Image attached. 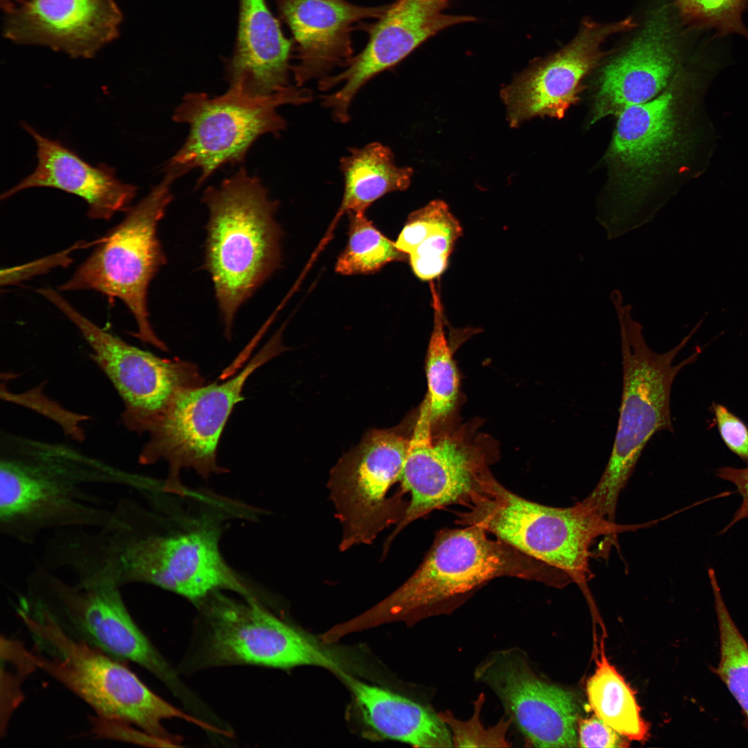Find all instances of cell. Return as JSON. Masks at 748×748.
Returning <instances> with one entry per match:
<instances>
[{"label": "cell", "mask_w": 748, "mask_h": 748, "mask_svg": "<svg viewBox=\"0 0 748 748\" xmlns=\"http://www.w3.org/2000/svg\"><path fill=\"white\" fill-rule=\"evenodd\" d=\"M158 526L157 515L121 498L107 523L82 539L80 559L86 573L120 587L152 585L195 604L223 589L256 598L224 560L217 525L199 519L177 531Z\"/></svg>", "instance_id": "cell-1"}, {"label": "cell", "mask_w": 748, "mask_h": 748, "mask_svg": "<svg viewBox=\"0 0 748 748\" xmlns=\"http://www.w3.org/2000/svg\"><path fill=\"white\" fill-rule=\"evenodd\" d=\"M1 445L0 532L24 544L44 533L98 528L112 509L88 490L112 485L139 492L148 478L112 465L63 443L6 435Z\"/></svg>", "instance_id": "cell-2"}, {"label": "cell", "mask_w": 748, "mask_h": 748, "mask_svg": "<svg viewBox=\"0 0 748 748\" xmlns=\"http://www.w3.org/2000/svg\"><path fill=\"white\" fill-rule=\"evenodd\" d=\"M500 577H513L562 587L564 572L506 542L488 537L477 525L440 531L416 571L397 589L363 614L342 623L346 634L392 621L416 623L448 615L478 589Z\"/></svg>", "instance_id": "cell-3"}, {"label": "cell", "mask_w": 748, "mask_h": 748, "mask_svg": "<svg viewBox=\"0 0 748 748\" xmlns=\"http://www.w3.org/2000/svg\"><path fill=\"white\" fill-rule=\"evenodd\" d=\"M17 614L36 642L37 668L60 682L87 703L97 715L124 720L143 731L179 746L162 722L179 718L209 730L211 724L184 713L152 691L127 666L84 639L69 635L53 612L30 594Z\"/></svg>", "instance_id": "cell-4"}, {"label": "cell", "mask_w": 748, "mask_h": 748, "mask_svg": "<svg viewBox=\"0 0 748 748\" xmlns=\"http://www.w3.org/2000/svg\"><path fill=\"white\" fill-rule=\"evenodd\" d=\"M202 201L208 210L204 267L229 339L240 306L280 265L282 231L275 220L278 203L244 168L219 186L208 187Z\"/></svg>", "instance_id": "cell-5"}, {"label": "cell", "mask_w": 748, "mask_h": 748, "mask_svg": "<svg viewBox=\"0 0 748 748\" xmlns=\"http://www.w3.org/2000/svg\"><path fill=\"white\" fill-rule=\"evenodd\" d=\"M620 324L623 389L616 432L603 473L583 501L602 517L615 522L618 496L627 484L645 445L657 432H673L670 394L673 381L702 352L677 364L674 359L702 324L699 321L673 349L657 353L645 342L642 326L631 316V306L615 305Z\"/></svg>", "instance_id": "cell-6"}, {"label": "cell", "mask_w": 748, "mask_h": 748, "mask_svg": "<svg viewBox=\"0 0 748 748\" xmlns=\"http://www.w3.org/2000/svg\"><path fill=\"white\" fill-rule=\"evenodd\" d=\"M457 513V522L477 525L524 554L566 573L583 589L592 578L590 548L603 535L636 531L645 524L609 521L582 501L556 508L512 492L490 473Z\"/></svg>", "instance_id": "cell-7"}, {"label": "cell", "mask_w": 748, "mask_h": 748, "mask_svg": "<svg viewBox=\"0 0 748 748\" xmlns=\"http://www.w3.org/2000/svg\"><path fill=\"white\" fill-rule=\"evenodd\" d=\"M177 178L164 170L161 181L98 238L90 255L59 287L60 292L90 290L110 301L120 300L136 323L134 336L161 350L166 346L152 329L147 296L151 281L167 262L157 227L173 199L171 187Z\"/></svg>", "instance_id": "cell-8"}, {"label": "cell", "mask_w": 748, "mask_h": 748, "mask_svg": "<svg viewBox=\"0 0 748 748\" xmlns=\"http://www.w3.org/2000/svg\"><path fill=\"white\" fill-rule=\"evenodd\" d=\"M311 99L310 91L294 87L266 96H252L232 88L216 96L189 93L172 114L175 123L188 126V134L164 170L181 177L197 169V185L201 186L224 166L243 162L261 136L280 133L286 122L278 112L280 107Z\"/></svg>", "instance_id": "cell-9"}, {"label": "cell", "mask_w": 748, "mask_h": 748, "mask_svg": "<svg viewBox=\"0 0 748 748\" xmlns=\"http://www.w3.org/2000/svg\"><path fill=\"white\" fill-rule=\"evenodd\" d=\"M276 335L235 376L184 391L175 399L161 420L149 432L150 438L139 456L143 465L166 461L169 465L162 491L180 496L186 494L179 472L193 469L204 479L226 472L217 462V445L248 377L281 350Z\"/></svg>", "instance_id": "cell-10"}, {"label": "cell", "mask_w": 748, "mask_h": 748, "mask_svg": "<svg viewBox=\"0 0 748 748\" xmlns=\"http://www.w3.org/2000/svg\"><path fill=\"white\" fill-rule=\"evenodd\" d=\"M37 292L78 330L95 362L109 380L124 405L122 422L130 431L150 432L177 395L205 384L198 366L179 359L159 357L101 328L50 287Z\"/></svg>", "instance_id": "cell-11"}, {"label": "cell", "mask_w": 748, "mask_h": 748, "mask_svg": "<svg viewBox=\"0 0 748 748\" xmlns=\"http://www.w3.org/2000/svg\"><path fill=\"white\" fill-rule=\"evenodd\" d=\"M206 621L200 666L252 665L281 669L314 666L344 670L319 643L280 620L256 598L215 591L197 603Z\"/></svg>", "instance_id": "cell-12"}, {"label": "cell", "mask_w": 748, "mask_h": 748, "mask_svg": "<svg viewBox=\"0 0 748 748\" xmlns=\"http://www.w3.org/2000/svg\"><path fill=\"white\" fill-rule=\"evenodd\" d=\"M410 440L397 429H373L332 468L328 487L342 528L341 551L371 544L402 518L408 504L388 494L400 481Z\"/></svg>", "instance_id": "cell-13"}, {"label": "cell", "mask_w": 748, "mask_h": 748, "mask_svg": "<svg viewBox=\"0 0 748 748\" xmlns=\"http://www.w3.org/2000/svg\"><path fill=\"white\" fill-rule=\"evenodd\" d=\"M428 400L422 404L400 475L402 492L410 501L386 542L384 550L409 524L429 513L453 504H465L490 472V458L482 447L460 434L434 439Z\"/></svg>", "instance_id": "cell-14"}, {"label": "cell", "mask_w": 748, "mask_h": 748, "mask_svg": "<svg viewBox=\"0 0 748 748\" xmlns=\"http://www.w3.org/2000/svg\"><path fill=\"white\" fill-rule=\"evenodd\" d=\"M474 678L501 702L525 745L575 747L578 706L571 691L537 675L518 648L495 650L475 668Z\"/></svg>", "instance_id": "cell-15"}, {"label": "cell", "mask_w": 748, "mask_h": 748, "mask_svg": "<svg viewBox=\"0 0 748 748\" xmlns=\"http://www.w3.org/2000/svg\"><path fill=\"white\" fill-rule=\"evenodd\" d=\"M32 575L36 590L56 604L84 640L109 655L135 662L171 688L179 689L174 672L132 618L120 587L104 582L69 584L43 564Z\"/></svg>", "instance_id": "cell-16"}, {"label": "cell", "mask_w": 748, "mask_h": 748, "mask_svg": "<svg viewBox=\"0 0 748 748\" xmlns=\"http://www.w3.org/2000/svg\"><path fill=\"white\" fill-rule=\"evenodd\" d=\"M447 5V1L443 0H398L389 6L371 28L368 42L363 51L348 60L342 72L319 82L321 91L339 86L322 98L323 105L331 112L337 122L349 121L352 101L375 75L397 64L443 29L475 20L470 16L444 13Z\"/></svg>", "instance_id": "cell-17"}, {"label": "cell", "mask_w": 748, "mask_h": 748, "mask_svg": "<svg viewBox=\"0 0 748 748\" xmlns=\"http://www.w3.org/2000/svg\"><path fill=\"white\" fill-rule=\"evenodd\" d=\"M634 24L630 17L608 24L587 21L564 48L533 62L501 91L510 125L535 116L563 117L579 100L582 80L603 57L604 42Z\"/></svg>", "instance_id": "cell-18"}, {"label": "cell", "mask_w": 748, "mask_h": 748, "mask_svg": "<svg viewBox=\"0 0 748 748\" xmlns=\"http://www.w3.org/2000/svg\"><path fill=\"white\" fill-rule=\"evenodd\" d=\"M1 6L5 37L76 58L93 57L116 39L123 19L114 0H1Z\"/></svg>", "instance_id": "cell-19"}, {"label": "cell", "mask_w": 748, "mask_h": 748, "mask_svg": "<svg viewBox=\"0 0 748 748\" xmlns=\"http://www.w3.org/2000/svg\"><path fill=\"white\" fill-rule=\"evenodd\" d=\"M668 11L650 17L641 33L604 69L591 123L661 93L674 72L677 48Z\"/></svg>", "instance_id": "cell-20"}, {"label": "cell", "mask_w": 748, "mask_h": 748, "mask_svg": "<svg viewBox=\"0 0 748 748\" xmlns=\"http://www.w3.org/2000/svg\"><path fill=\"white\" fill-rule=\"evenodd\" d=\"M388 6H361L346 0H278L282 19L292 31L296 64L292 73L297 87L328 76L353 57L350 34L355 25L380 18Z\"/></svg>", "instance_id": "cell-21"}, {"label": "cell", "mask_w": 748, "mask_h": 748, "mask_svg": "<svg viewBox=\"0 0 748 748\" xmlns=\"http://www.w3.org/2000/svg\"><path fill=\"white\" fill-rule=\"evenodd\" d=\"M22 127L35 142L37 166L32 173L3 193L1 199L33 188L58 189L84 200L87 216L102 220H109L131 206L138 188L118 179L114 168L105 164L91 165L29 125L22 123Z\"/></svg>", "instance_id": "cell-22"}, {"label": "cell", "mask_w": 748, "mask_h": 748, "mask_svg": "<svg viewBox=\"0 0 748 748\" xmlns=\"http://www.w3.org/2000/svg\"><path fill=\"white\" fill-rule=\"evenodd\" d=\"M235 47L228 62L229 88L252 96L285 91L290 83L292 42L265 0H240Z\"/></svg>", "instance_id": "cell-23"}, {"label": "cell", "mask_w": 748, "mask_h": 748, "mask_svg": "<svg viewBox=\"0 0 748 748\" xmlns=\"http://www.w3.org/2000/svg\"><path fill=\"white\" fill-rule=\"evenodd\" d=\"M336 675L351 692L364 723L377 736L416 747H453L449 729L433 709L344 670Z\"/></svg>", "instance_id": "cell-24"}, {"label": "cell", "mask_w": 748, "mask_h": 748, "mask_svg": "<svg viewBox=\"0 0 748 748\" xmlns=\"http://www.w3.org/2000/svg\"><path fill=\"white\" fill-rule=\"evenodd\" d=\"M675 96L668 88L618 114L609 155L633 179H645L672 151L677 123Z\"/></svg>", "instance_id": "cell-25"}, {"label": "cell", "mask_w": 748, "mask_h": 748, "mask_svg": "<svg viewBox=\"0 0 748 748\" xmlns=\"http://www.w3.org/2000/svg\"><path fill=\"white\" fill-rule=\"evenodd\" d=\"M344 181L341 211L365 213L375 201L389 193L402 191L411 183L413 170L396 165L391 149L378 142L354 148L340 160Z\"/></svg>", "instance_id": "cell-26"}, {"label": "cell", "mask_w": 748, "mask_h": 748, "mask_svg": "<svg viewBox=\"0 0 748 748\" xmlns=\"http://www.w3.org/2000/svg\"><path fill=\"white\" fill-rule=\"evenodd\" d=\"M589 704L598 718L629 740L643 741L649 728L634 693L608 661L603 646L594 673L587 682Z\"/></svg>", "instance_id": "cell-27"}, {"label": "cell", "mask_w": 748, "mask_h": 748, "mask_svg": "<svg viewBox=\"0 0 748 748\" xmlns=\"http://www.w3.org/2000/svg\"><path fill=\"white\" fill-rule=\"evenodd\" d=\"M708 576L711 585L720 634V657L715 673L742 709L748 722V643L730 616L715 571Z\"/></svg>", "instance_id": "cell-28"}, {"label": "cell", "mask_w": 748, "mask_h": 748, "mask_svg": "<svg viewBox=\"0 0 748 748\" xmlns=\"http://www.w3.org/2000/svg\"><path fill=\"white\" fill-rule=\"evenodd\" d=\"M434 295V322L427 353L426 375L428 400L432 422L448 415L455 404L459 380L452 353L444 331L441 304Z\"/></svg>", "instance_id": "cell-29"}, {"label": "cell", "mask_w": 748, "mask_h": 748, "mask_svg": "<svg viewBox=\"0 0 748 748\" xmlns=\"http://www.w3.org/2000/svg\"><path fill=\"white\" fill-rule=\"evenodd\" d=\"M349 216L348 240L338 258L336 271L343 275L367 274L407 258L408 255L376 229L365 213Z\"/></svg>", "instance_id": "cell-30"}, {"label": "cell", "mask_w": 748, "mask_h": 748, "mask_svg": "<svg viewBox=\"0 0 748 748\" xmlns=\"http://www.w3.org/2000/svg\"><path fill=\"white\" fill-rule=\"evenodd\" d=\"M37 668L34 654L17 640L1 637V736L6 732L13 711L24 697L22 684Z\"/></svg>", "instance_id": "cell-31"}, {"label": "cell", "mask_w": 748, "mask_h": 748, "mask_svg": "<svg viewBox=\"0 0 748 748\" xmlns=\"http://www.w3.org/2000/svg\"><path fill=\"white\" fill-rule=\"evenodd\" d=\"M676 4L691 27L713 30L718 37L737 34L748 40V29L742 21L748 0H677Z\"/></svg>", "instance_id": "cell-32"}, {"label": "cell", "mask_w": 748, "mask_h": 748, "mask_svg": "<svg viewBox=\"0 0 748 748\" xmlns=\"http://www.w3.org/2000/svg\"><path fill=\"white\" fill-rule=\"evenodd\" d=\"M485 695L481 693L473 702L472 717L466 720L458 719L449 711L438 713L449 730L453 747H509L511 745L507 739L508 731L512 724L508 718H504L488 728L484 726L481 719Z\"/></svg>", "instance_id": "cell-33"}, {"label": "cell", "mask_w": 748, "mask_h": 748, "mask_svg": "<svg viewBox=\"0 0 748 748\" xmlns=\"http://www.w3.org/2000/svg\"><path fill=\"white\" fill-rule=\"evenodd\" d=\"M461 234L459 224L438 231L418 244L408 255L415 275L422 280L440 276L446 269L449 256Z\"/></svg>", "instance_id": "cell-34"}, {"label": "cell", "mask_w": 748, "mask_h": 748, "mask_svg": "<svg viewBox=\"0 0 748 748\" xmlns=\"http://www.w3.org/2000/svg\"><path fill=\"white\" fill-rule=\"evenodd\" d=\"M459 224L447 204L436 199L409 215L395 244L400 251L409 255L431 235Z\"/></svg>", "instance_id": "cell-35"}, {"label": "cell", "mask_w": 748, "mask_h": 748, "mask_svg": "<svg viewBox=\"0 0 748 748\" xmlns=\"http://www.w3.org/2000/svg\"><path fill=\"white\" fill-rule=\"evenodd\" d=\"M130 723L115 718L97 715L91 719V733L98 738L131 742L150 747H172L159 738L130 726Z\"/></svg>", "instance_id": "cell-36"}, {"label": "cell", "mask_w": 748, "mask_h": 748, "mask_svg": "<svg viewBox=\"0 0 748 748\" xmlns=\"http://www.w3.org/2000/svg\"><path fill=\"white\" fill-rule=\"evenodd\" d=\"M715 423L726 446L748 466V427L722 404L713 403Z\"/></svg>", "instance_id": "cell-37"}, {"label": "cell", "mask_w": 748, "mask_h": 748, "mask_svg": "<svg viewBox=\"0 0 748 748\" xmlns=\"http://www.w3.org/2000/svg\"><path fill=\"white\" fill-rule=\"evenodd\" d=\"M98 239L90 242H81L55 254L46 256L24 265L8 268L1 271V285H11L16 282L29 278L33 275L39 274L59 265L66 266L71 262L69 254L77 249L96 245Z\"/></svg>", "instance_id": "cell-38"}, {"label": "cell", "mask_w": 748, "mask_h": 748, "mask_svg": "<svg viewBox=\"0 0 748 748\" xmlns=\"http://www.w3.org/2000/svg\"><path fill=\"white\" fill-rule=\"evenodd\" d=\"M578 743L581 747H625L627 742L613 728L594 716L580 721Z\"/></svg>", "instance_id": "cell-39"}, {"label": "cell", "mask_w": 748, "mask_h": 748, "mask_svg": "<svg viewBox=\"0 0 748 748\" xmlns=\"http://www.w3.org/2000/svg\"><path fill=\"white\" fill-rule=\"evenodd\" d=\"M719 478L732 483L742 498V503L735 512L730 523L723 530L727 531L739 521L748 518V466L745 468L722 467L716 472Z\"/></svg>", "instance_id": "cell-40"}, {"label": "cell", "mask_w": 748, "mask_h": 748, "mask_svg": "<svg viewBox=\"0 0 748 748\" xmlns=\"http://www.w3.org/2000/svg\"><path fill=\"white\" fill-rule=\"evenodd\" d=\"M443 1H447V0H443Z\"/></svg>", "instance_id": "cell-41"}]
</instances>
